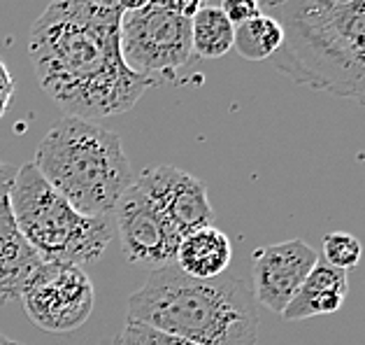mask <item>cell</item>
<instances>
[{
    "label": "cell",
    "instance_id": "obj_1",
    "mask_svg": "<svg viewBox=\"0 0 365 345\" xmlns=\"http://www.w3.org/2000/svg\"><path fill=\"white\" fill-rule=\"evenodd\" d=\"M117 0H51L29 35V56L44 91L68 117L123 114L156 84L121 54Z\"/></svg>",
    "mask_w": 365,
    "mask_h": 345
},
{
    "label": "cell",
    "instance_id": "obj_2",
    "mask_svg": "<svg viewBox=\"0 0 365 345\" xmlns=\"http://www.w3.org/2000/svg\"><path fill=\"white\" fill-rule=\"evenodd\" d=\"M272 10L284 45L270 64L300 86L365 103V0H289Z\"/></svg>",
    "mask_w": 365,
    "mask_h": 345
},
{
    "label": "cell",
    "instance_id": "obj_3",
    "mask_svg": "<svg viewBox=\"0 0 365 345\" xmlns=\"http://www.w3.org/2000/svg\"><path fill=\"white\" fill-rule=\"evenodd\" d=\"M252 289L235 273L198 280L163 266L151 271L128 299V322L198 345H256L258 311Z\"/></svg>",
    "mask_w": 365,
    "mask_h": 345
},
{
    "label": "cell",
    "instance_id": "obj_4",
    "mask_svg": "<svg viewBox=\"0 0 365 345\" xmlns=\"http://www.w3.org/2000/svg\"><path fill=\"white\" fill-rule=\"evenodd\" d=\"M33 164L70 206L88 217H110L135 184L121 138L96 121L68 114L47 131Z\"/></svg>",
    "mask_w": 365,
    "mask_h": 345
},
{
    "label": "cell",
    "instance_id": "obj_5",
    "mask_svg": "<svg viewBox=\"0 0 365 345\" xmlns=\"http://www.w3.org/2000/svg\"><path fill=\"white\" fill-rule=\"evenodd\" d=\"M10 206L16 226L47 264H96L114 236V217H88L42 178L35 164L14 173Z\"/></svg>",
    "mask_w": 365,
    "mask_h": 345
},
{
    "label": "cell",
    "instance_id": "obj_6",
    "mask_svg": "<svg viewBox=\"0 0 365 345\" xmlns=\"http://www.w3.org/2000/svg\"><path fill=\"white\" fill-rule=\"evenodd\" d=\"M121 54L138 75L173 77L193 54L191 19L177 14L161 0L121 16Z\"/></svg>",
    "mask_w": 365,
    "mask_h": 345
},
{
    "label": "cell",
    "instance_id": "obj_7",
    "mask_svg": "<svg viewBox=\"0 0 365 345\" xmlns=\"http://www.w3.org/2000/svg\"><path fill=\"white\" fill-rule=\"evenodd\" d=\"M93 282L75 264H47L21 294L26 315L51 334L79 329L93 313Z\"/></svg>",
    "mask_w": 365,
    "mask_h": 345
},
{
    "label": "cell",
    "instance_id": "obj_8",
    "mask_svg": "<svg viewBox=\"0 0 365 345\" xmlns=\"http://www.w3.org/2000/svg\"><path fill=\"white\" fill-rule=\"evenodd\" d=\"M112 217L130 264L151 271L173 266L182 236L138 184L119 199Z\"/></svg>",
    "mask_w": 365,
    "mask_h": 345
},
{
    "label": "cell",
    "instance_id": "obj_9",
    "mask_svg": "<svg viewBox=\"0 0 365 345\" xmlns=\"http://www.w3.org/2000/svg\"><path fill=\"white\" fill-rule=\"evenodd\" d=\"M135 184L154 201L180 236L215 226V208L207 187L195 175L177 166H154L135 178Z\"/></svg>",
    "mask_w": 365,
    "mask_h": 345
},
{
    "label": "cell",
    "instance_id": "obj_10",
    "mask_svg": "<svg viewBox=\"0 0 365 345\" xmlns=\"http://www.w3.org/2000/svg\"><path fill=\"white\" fill-rule=\"evenodd\" d=\"M254 287L252 294L263 308L272 313H284L307 280L319 256L309 243L293 241L258 247L254 252Z\"/></svg>",
    "mask_w": 365,
    "mask_h": 345
},
{
    "label": "cell",
    "instance_id": "obj_11",
    "mask_svg": "<svg viewBox=\"0 0 365 345\" xmlns=\"http://www.w3.org/2000/svg\"><path fill=\"white\" fill-rule=\"evenodd\" d=\"M44 266L42 256L31 247L16 226L10 194L0 199V304L21 301V294Z\"/></svg>",
    "mask_w": 365,
    "mask_h": 345
},
{
    "label": "cell",
    "instance_id": "obj_12",
    "mask_svg": "<svg viewBox=\"0 0 365 345\" xmlns=\"http://www.w3.org/2000/svg\"><path fill=\"white\" fill-rule=\"evenodd\" d=\"M349 294V278L340 269L328 266L324 259L317 261L307 280L302 282L298 294L284 311V320L300 322L309 317L331 315L337 313L344 306V299Z\"/></svg>",
    "mask_w": 365,
    "mask_h": 345
},
{
    "label": "cell",
    "instance_id": "obj_13",
    "mask_svg": "<svg viewBox=\"0 0 365 345\" xmlns=\"http://www.w3.org/2000/svg\"><path fill=\"white\" fill-rule=\"evenodd\" d=\"M230 261H233V245L217 226H205L182 236L175 256V266L198 280L224 276L228 273Z\"/></svg>",
    "mask_w": 365,
    "mask_h": 345
},
{
    "label": "cell",
    "instance_id": "obj_14",
    "mask_svg": "<svg viewBox=\"0 0 365 345\" xmlns=\"http://www.w3.org/2000/svg\"><path fill=\"white\" fill-rule=\"evenodd\" d=\"M235 26L221 7L205 5L191 16V45L200 59H221L233 49Z\"/></svg>",
    "mask_w": 365,
    "mask_h": 345
},
{
    "label": "cell",
    "instance_id": "obj_15",
    "mask_svg": "<svg viewBox=\"0 0 365 345\" xmlns=\"http://www.w3.org/2000/svg\"><path fill=\"white\" fill-rule=\"evenodd\" d=\"M284 45V29L272 14H261L252 21L235 26L233 47L242 59L258 64L270 61Z\"/></svg>",
    "mask_w": 365,
    "mask_h": 345
},
{
    "label": "cell",
    "instance_id": "obj_16",
    "mask_svg": "<svg viewBox=\"0 0 365 345\" xmlns=\"http://www.w3.org/2000/svg\"><path fill=\"white\" fill-rule=\"evenodd\" d=\"M361 259H363V245L356 236L346 231H333L324 238V261L328 266L346 273L359 266Z\"/></svg>",
    "mask_w": 365,
    "mask_h": 345
},
{
    "label": "cell",
    "instance_id": "obj_17",
    "mask_svg": "<svg viewBox=\"0 0 365 345\" xmlns=\"http://www.w3.org/2000/svg\"><path fill=\"white\" fill-rule=\"evenodd\" d=\"M112 345H198V343H191L186 339H180V336L165 334V331H158L149 324L126 320V326L114 336Z\"/></svg>",
    "mask_w": 365,
    "mask_h": 345
},
{
    "label": "cell",
    "instance_id": "obj_18",
    "mask_svg": "<svg viewBox=\"0 0 365 345\" xmlns=\"http://www.w3.org/2000/svg\"><path fill=\"white\" fill-rule=\"evenodd\" d=\"M221 12L228 16V21L233 26H240L245 21H252L256 16L263 14L261 0H221Z\"/></svg>",
    "mask_w": 365,
    "mask_h": 345
},
{
    "label": "cell",
    "instance_id": "obj_19",
    "mask_svg": "<svg viewBox=\"0 0 365 345\" xmlns=\"http://www.w3.org/2000/svg\"><path fill=\"white\" fill-rule=\"evenodd\" d=\"M12 99H14V77L10 70H7L5 61L0 59V119L10 110Z\"/></svg>",
    "mask_w": 365,
    "mask_h": 345
},
{
    "label": "cell",
    "instance_id": "obj_20",
    "mask_svg": "<svg viewBox=\"0 0 365 345\" xmlns=\"http://www.w3.org/2000/svg\"><path fill=\"white\" fill-rule=\"evenodd\" d=\"M163 5H168L170 10H175L177 14H184V16H191L200 10V7L207 5V0H161Z\"/></svg>",
    "mask_w": 365,
    "mask_h": 345
},
{
    "label": "cell",
    "instance_id": "obj_21",
    "mask_svg": "<svg viewBox=\"0 0 365 345\" xmlns=\"http://www.w3.org/2000/svg\"><path fill=\"white\" fill-rule=\"evenodd\" d=\"M14 173L10 166L0 161V199H5L7 194H10V187H12V180H14Z\"/></svg>",
    "mask_w": 365,
    "mask_h": 345
},
{
    "label": "cell",
    "instance_id": "obj_22",
    "mask_svg": "<svg viewBox=\"0 0 365 345\" xmlns=\"http://www.w3.org/2000/svg\"><path fill=\"white\" fill-rule=\"evenodd\" d=\"M151 3V0H117L119 10L126 14V12H138L142 10V7H147Z\"/></svg>",
    "mask_w": 365,
    "mask_h": 345
},
{
    "label": "cell",
    "instance_id": "obj_23",
    "mask_svg": "<svg viewBox=\"0 0 365 345\" xmlns=\"http://www.w3.org/2000/svg\"><path fill=\"white\" fill-rule=\"evenodd\" d=\"M0 345H24V343L14 341V339H10V336H5L3 331H0Z\"/></svg>",
    "mask_w": 365,
    "mask_h": 345
},
{
    "label": "cell",
    "instance_id": "obj_24",
    "mask_svg": "<svg viewBox=\"0 0 365 345\" xmlns=\"http://www.w3.org/2000/svg\"><path fill=\"white\" fill-rule=\"evenodd\" d=\"M263 7H277V5H284V3H289V0H261Z\"/></svg>",
    "mask_w": 365,
    "mask_h": 345
}]
</instances>
